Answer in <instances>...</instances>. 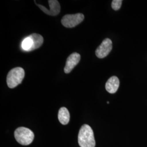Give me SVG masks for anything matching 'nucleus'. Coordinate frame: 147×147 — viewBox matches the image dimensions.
I'll list each match as a JSON object with an SVG mask.
<instances>
[{
  "instance_id": "obj_5",
  "label": "nucleus",
  "mask_w": 147,
  "mask_h": 147,
  "mask_svg": "<svg viewBox=\"0 0 147 147\" xmlns=\"http://www.w3.org/2000/svg\"><path fill=\"white\" fill-rule=\"evenodd\" d=\"M112 49V42L109 38L105 39L95 51L96 56L99 58L106 57Z\"/></svg>"
},
{
  "instance_id": "obj_10",
  "label": "nucleus",
  "mask_w": 147,
  "mask_h": 147,
  "mask_svg": "<svg viewBox=\"0 0 147 147\" xmlns=\"http://www.w3.org/2000/svg\"><path fill=\"white\" fill-rule=\"evenodd\" d=\"M29 37L31 38L33 42V45L32 47L31 51L38 49L42 46L44 41V39L41 35L37 33H33L30 35Z\"/></svg>"
},
{
  "instance_id": "obj_4",
  "label": "nucleus",
  "mask_w": 147,
  "mask_h": 147,
  "mask_svg": "<svg viewBox=\"0 0 147 147\" xmlns=\"http://www.w3.org/2000/svg\"><path fill=\"white\" fill-rule=\"evenodd\" d=\"M84 18V15L81 13L67 14L62 18L61 22L63 26L65 27L73 28L82 22Z\"/></svg>"
},
{
  "instance_id": "obj_11",
  "label": "nucleus",
  "mask_w": 147,
  "mask_h": 147,
  "mask_svg": "<svg viewBox=\"0 0 147 147\" xmlns=\"http://www.w3.org/2000/svg\"><path fill=\"white\" fill-rule=\"evenodd\" d=\"M33 45V40L29 36L25 38L22 42V47L24 50L26 51H31Z\"/></svg>"
},
{
  "instance_id": "obj_12",
  "label": "nucleus",
  "mask_w": 147,
  "mask_h": 147,
  "mask_svg": "<svg viewBox=\"0 0 147 147\" xmlns=\"http://www.w3.org/2000/svg\"><path fill=\"white\" fill-rule=\"evenodd\" d=\"M122 4L121 0H113L112 2V8L115 11H118L121 8Z\"/></svg>"
},
{
  "instance_id": "obj_8",
  "label": "nucleus",
  "mask_w": 147,
  "mask_h": 147,
  "mask_svg": "<svg viewBox=\"0 0 147 147\" xmlns=\"http://www.w3.org/2000/svg\"><path fill=\"white\" fill-rule=\"evenodd\" d=\"M119 86V80L116 76H112L108 80L105 85L106 90L111 94L115 93Z\"/></svg>"
},
{
  "instance_id": "obj_1",
  "label": "nucleus",
  "mask_w": 147,
  "mask_h": 147,
  "mask_svg": "<svg viewBox=\"0 0 147 147\" xmlns=\"http://www.w3.org/2000/svg\"><path fill=\"white\" fill-rule=\"evenodd\" d=\"M78 143L81 147H95L94 132L91 127L84 124L80 129L78 135Z\"/></svg>"
},
{
  "instance_id": "obj_7",
  "label": "nucleus",
  "mask_w": 147,
  "mask_h": 147,
  "mask_svg": "<svg viewBox=\"0 0 147 147\" xmlns=\"http://www.w3.org/2000/svg\"><path fill=\"white\" fill-rule=\"evenodd\" d=\"M81 59L80 55L78 53H74L69 56L65 66L64 69L65 73H70L75 66L79 63Z\"/></svg>"
},
{
  "instance_id": "obj_3",
  "label": "nucleus",
  "mask_w": 147,
  "mask_h": 147,
  "mask_svg": "<svg viewBox=\"0 0 147 147\" xmlns=\"http://www.w3.org/2000/svg\"><path fill=\"white\" fill-rule=\"evenodd\" d=\"M16 141L23 146H28L33 142L34 137V133L25 127H19L14 132Z\"/></svg>"
},
{
  "instance_id": "obj_6",
  "label": "nucleus",
  "mask_w": 147,
  "mask_h": 147,
  "mask_svg": "<svg viewBox=\"0 0 147 147\" xmlns=\"http://www.w3.org/2000/svg\"><path fill=\"white\" fill-rule=\"evenodd\" d=\"M50 9H47L44 6L39 4L37 5L42 11L49 16H56L58 15L61 11V7L59 3L57 0H49L48 1Z\"/></svg>"
},
{
  "instance_id": "obj_9",
  "label": "nucleus",
  "mask_w": 147,
  "mask_h": 147,
  "mask_svg": "<svg viewBox=\"0 0 147 147\" xmlns=\"http://www.w3.org/2000/svg\"><path fill=\"white\" fill-rule=\"evenodd\" d=\"M58 120L63 125H67L70 121V113L68 109L64 107H61L58 111Z\"/></svg>"
},
{
  "instance_id": "obj_2",
  "label": "nucleus",
  "mask_w": 147,
  "mask_h": 147,
  "mask_svg": "<svg viewBox=\"0 0 147 147\" xmlns=\"http://www.w3.org/2000/svg\"><path fill=\"white\" fill-rule=\"evenodd\" d=\"M25 77V71L21 67L11 69L7 76V84L10 88H14L20 84Z\"/></svg>"
}]
</instances>
